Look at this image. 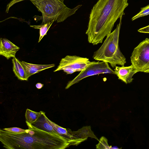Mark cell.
Segmentation results:
<instances>
[{"label": "cell", "instance_id": "obj_21", "mask_svg": "<svg viewBox=\"0 0 149 149\" xmlns=\"http://www.w3.org/2000/svg\"><path fill=\"white\" fill-rule=\"evenodd\" d=\"M44 86L43 84H42L40 83H38L36 84V87L38 89H40L42 88Z\"/></svg>", "mask_w": 149, "mask_h": 149}, {"label": "cell", "instance_id": "obj_2", "mask_svg": "<svg viewBox=\"0 0 149 149\" xmlns=\"http://www.w3.org/2000/svg\"><path fill=\"white\" fill-rule=\"evenodd\" d=\"M22 133L0 130V141L7 149H63L70 143L59 135L28 127Z\"/></svg>", "mask_w": 149, "mask_h": 149}, {"label": "cell", "instance_id": "obj_1", "mask_svg": "<svg viewBox=\"0 0 149 149\" xmlns=\"http://www.w3.org/2000/svg\"><path fill=\"white\" fill-rule=\"evenodd\" d=\"M128 0H99L90 14L86 34L89 43L93 45L102 43L111 31L117 20L124 15Z\"/></svg>", "mask_w": 149, "mask_h": 149}, {"label": "cell", "instance_id": "obj_20", "mask_svg": "<svg viewBox=\"0 0 149 149\" xmlns=\"http://www.w3.org/2000/svg\"><path fill=\"white\" fill-rule=\"evenodd\" d=\"M138 31L140 33H149V25L139 29Z\"/></svg>", "mask_w": 149, "mask_h": 149}, {"label": "cell", "instance_id": "obj_8", "mask_svg": "<svg viewBox=\"0 0 149 149\" xmlns=\"http://www.w3.org/2000/svg\"><path fill=\"white\" fill-rule=\"evenodd\" d=\"M47 119L49 124L57 133L68 141L70 146H77L82 142L86 141L74 136L72 133V131L69 128L62 127L51 121L47 118Z\"/></svg>", "mask_w": 149, "mask_h": 149}, {"label": "cell", "instance_id": "obj_16", "mask_svg": "<svg viewBox=\"0 0 149 149\" xmlns=\"http://www.w3.org/2000/svg\"><path fill=\"white\" fill-rule=\"evenodd\" d=\"M41 114V111L36 112L27 109L25 114L26 121L30 123H32L38 119Z\"/></svg>", "mask_w": 149, "mask_h": 149}, {"label": "cell", "instance_id": "obj_4", "mask_svg": "<svg viewBox=\"0 0 149 149\" xmlns=\"http://www.w3.org/2000/svg\"><path fill=\"white\" fill-rule=\"evenodd\" d=\"M122 17L116 28L106 36L101 46L94 52L93 58L95 60L109 63L115 68L117 65L124 66L126 58L121 52L119 45L120 30Z\"/></svg>", "mask_w": 149, "mask_h": 149}, {"label": "cell", "instance_id": "obj_7", "mask_svg": "<svg viewBox=\"0 0 149 149\" xmlns=\"http://www.w3.org/2000/svg\"><path fill=\"white\" fill-rule=\"evenodd\" d=\"M92 62L87 58L67 55L61 59L59 65L54 72L63 70L67 74H71L75 72H81Z\"/></svg>", "mask_w": 149, "mask_h": 149}, {"label": "cell", "instance_id": "obj_6", "mask_svg": "<svg viewBox=\"0 0 149 149\" xmlns=\"http://www.w3.org/2000/svg\"><path fill=\"white\" fill-rule=\"evenodd\" d=\"M100 61H92L75 78L68 82L65 89H68L72 85L88 77L102 74H115L114 70L109 66L108 63Z\"/></svg>", "mask_w": 149, "mask_h": 149}, {"label": "cell", "instance_id": "obj_13", "mask_svg": "<svg viewBox=\"0 0 149 149\" xmlns=\"http://www.w3.org/2000/svg\"><path fill=\"white\" fill-rule=\"evenodd\" d=\"M13 71L18 79L22 81H28L26 74L21 62L15 57L12 59Z\"/></svg>", "mask_w": 149, "mask_h": 149}, {"label": "cell", "instance_id": "obj_10", "mask_svg": "<svg viewBox=\"0 0 149 149\" xmlns=\"http://www.w3.org/2000/svg\"><path fill=\"white\" fill-rule=\"evenodd\" d=\"M115 74L121 80L126 84L132 82L134 75L138 72L132 65L128 66H116L114 69Z\"/></svg>", "mask_w": 149, "mask_h": 149}, {"label": "cell", "instance_id": "obj_12", "mask_svg": "<svg viewBox=\"0 0 149 149\" xmlns=\"http://www.w3.org/2000/svg\"><path fill=\"white\" fill-rule=\"evenodd\" d=\"M21 63L26 71L27 78L32 75L55 66L54 64L48 65H38L29 63L22 61Z\"/></svg>", "mask_w": 149, "mask_h": 149}, {"label": "cell", "instance_id": "obj_17", "mask_svg": "<svg viewBox=\"0 0 149 149\" xmlns=\"http://www.w3.org/2000/svg\"><path fill=\"white\" fill-rule=\"evenodd\" d=\"M96 148L99 149H109L111 146L108 144V140L104 136H102L100 139L99 143L96 145Z\"/></svg>", "mask_w": 149, "mask_h": 149}, {"label": "cell", "instance_id": "obj_3", "mask_svg": "<svg viewBox=\"0 0 149 149\" xmlns=\"http://www.w3.org/2000/svg\"><path fill=\"white\" fill-rule=\"evenodd\" d=\"M27 0H12L7 5L6 13L15 4ZM36 7L42 16L38 17L42 20L41 24L52 21L57 22H63L74 14L82 6L79 5L73 8L68 7L64 3V0H28Z\"/></svg>", "mask_w": 149, "mask_h": 149}, {"label": "cell", "instance_id": "obj_5", "mask_svg": "<svg viewBox=\"0 0 149 149\" xmlns=\"http://www.w3.org/2000/svg\"><path fill=\"white\" fill-rule=\"evenodd\" d=\"M130 59L138 72L149 73V38H146L134 48Z\"/></svg>", "mask_w": 149, "mask_h": 149}, {"label": "cell", "instance_id": "obj_15", "mask_svg": "<svg viewBox=\"0 0 149 149\" xmlns=\"http://www.w3.org/2000/svg\"><path fill=\"white\" fill-rule=\"evenodd\" d=\"M54 21H53L48 22L43 24L38 25H31L30 26L35 29L40 30V37L38 41L39 42L43 37L47 35L49 29Z\"/></svg>", "mask_w": 149, "mask_h": 149}, {"label": "cell", "instance_id": "obj_19", "mask_svg": "<svg viewBox=\"0 0 149 149\" xmlns=\"http://www.w3.org/2000/svg\"><path fill=\"white\" fill-rule=\"evenodd\" d=\"M2 129L7 131L16 133H22L26 131V130L17 127L4 128Z\"/></svg>", "mask_w": 149, "mask_h": 149}, {"label": "cell", "instance_id": "obj_11", "mask_svg": "<svg viewBox=\"0 0 149 149\" xmlns=\"http://www.w3.org/2000/svg\"><path fill=\"white\" fill-rule=\"evenodd\" d=\"M19 47L6 38L0 39V55L7 59L11 57H15L16 52Z\"/></svg>", "mask_w": 149, "mask_h": 149}, {"label": "cell", "instance_id": "obj_14", "mask_svg": "<svg viewBox=\"0 0 149 149\" xmlns=\"http://www.w3.org/2000/svg\"><path fill=\"white\" fill-rule=\"evenodd\" d=\"M72 134L78 138L86 140L88 137L95 139L99 141L91 130L90 126H84L76 131H72Z\"/></svg>", "mask_w": 149, "mask_h": 149}, {"label": "cell", "instance_id": "obj_9", "mask_svg": "<svg viewBox=\"0 0 149 149\" xmlns=\"http://www.w3.org/2000/svg\"><path fill=\"white\" fill-rule=\"evenodd\" d=\"M41 111V115L35 121L30 123L26 121L28 127L39 129L54 134L59 135L49 123L45 113Z\"/></svg>", "mask_w": 149, "mask_h": 149}, {"label": "cell", "instance_id": "obj_18", "mask_svg": "<svg viewBox=\"0 0 149 149\" xmlns=\"http://www.w3.org/2000/svg\"><path fill=\"white\" fill-rule=\"evenodd\" d=\"M149 15V5L141 8L140 11L132 18V21Z\"/></svg>", "mask_w": 149, "mask_h": 149}, {"label": "cell", "instance_id": "obj_22", "mask_svg": "<svg viewBox=\"0 0 149 149\" xmlns=\"http://www.w3.org/2000/svg\"><path fill=\"white\" fill-rule=\"evenodd\" d=\"M111 149H119L117 146H111Z\"/></svg>", "mask_w": 149, "mask_h": 149}]
</instances>
